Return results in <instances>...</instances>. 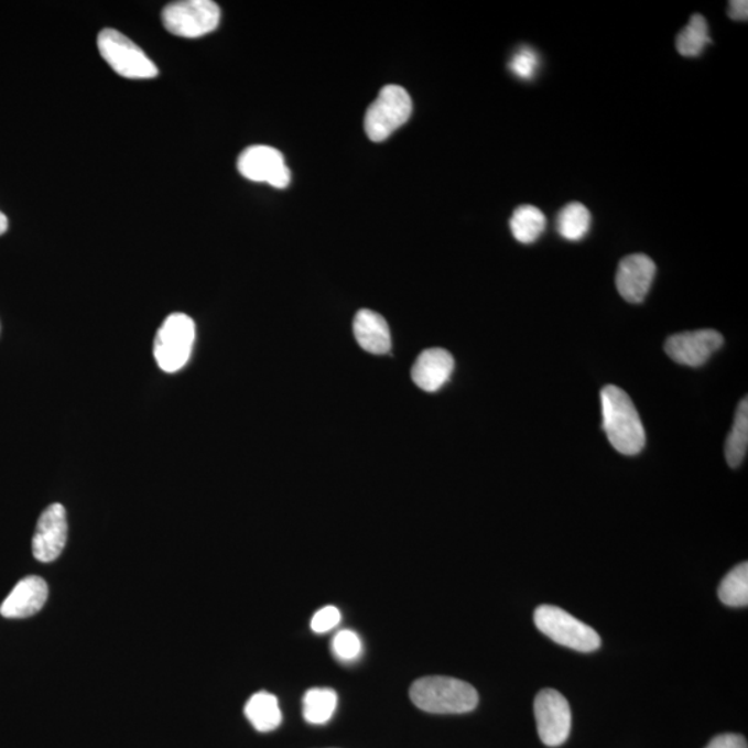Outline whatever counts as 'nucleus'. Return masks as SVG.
Segmentation results:
<instances>
[{
	"label": "nucleus",
	"mask_w": 748,
	"mask_h": 748,
	"mask_svg": "<svg viewBox=\"0 0 748 748\" xmlns=\"http://www.w3.org/2000/svg\"><path fill=\"white\" fill-rule=\"evenodd\" d=\"M337 693L329 687H314L305 693L303 715L306 723L325 725L329 723L337 708Z\"/></svg>",
	"instance_id": "nucleus-18"
},
{
	"label": "nucleus",
	"mask_w": 748,
	"mask_h": 748,
	"mask_svg": "<svg viewBox=\"0 0 748 748\" xmlns=\"http://www.w3.org/2000/svg\"><path fill=\"white\" fill-rule=\"evenodd\" d=\"M709 43H712V37H709L707 20L702 14H694L676 37V51L685 57H697Z\"/></svg>",
	"instance_id": "nucleus-21"
},
{
	"label": "nucleus",
	"mask_w": 748,
	"mask_h": 748,
	"mask_svg": "<svg viewBox=\"0 0 748 748\" xmlns=\"http://www.w3.org/2000/svg\"><path fill=\"white\" fill-rule=\"evenodd\" d=\"M723 346L724 337L720 333L704 329L671 336L665 343V353L676 364L697 368L706 364Z\"/></svg>",
	"instance_id": "nucleus-11"
},
{
	"label": "nucleus",
	"mask_w": 748,
	"mask_h": 748,
	"mask_svg": "<svg viewBox=\"0 0 748 748\" xmlns=\"http://www.w3.org/2000/svg\"><path fill=\"white\" fill-rule=\"evenodd\" d=\"M454 369V357L446 349L430 348L420 354L414 362L412 380L420 390L435 392L448 383Z\"/></svg>",
	"instance_id": "nucleus-13"
},
{
	"label": "nucleus",
	"mask_w": 748,
	"mask_h": 748,
	"mask_svg": "<svg viewBox=\"0 0 748 748\" xmlns=\"http://www.w3.org/2000/svg\"><path fill=\"white\" fill-rule=\"evenodd\" d=\"M546 229V217L540 208L520 206L510 218V230L514 239L523 245L534 243Z\"/></svg>",
	"instance_id": "nucleus-17"
},
{
	"label": "nucleus",
	"mask_w": 748,
	"mask_h": 748,
	"mask_svg": "<svg viewBox=\"0 0 748 748\" xmlns=\"http://www.w3.org/2000/svg\"><path fill=\"white\" fill-rule=\"evenodd\" d=\"M706 748H748L746 737L736 734H724L714 737Z\"/></svg>",
	"instance_id": "nucleus-26"
},
{
	"label": "nucleus",
	"mask_w": 748,
	"mask_h": 748,
	"mask_svg": "<svg viewBox=\"0 0 748 748\" xmlns=\"http://www.w3.org/2000/svg\"><path fill=\"white\" fill-rule=\"evenodd\" d=\"M9 228L8 217L3 213H0V236L7 234Z\"/></svg>",
	"instance_id": "nucleus-28"
},
{
	"label": "nucleus",
	"mask_w": 748,
	"mask_h": 748,
	"mask_svg": "<svg viewBox=\"0 0 748 748\" xmlns=\"http://www.w3.org/2000/svg\"><path fill=\"white\" fill-rule=\"evenodd\" d=\"M245 714L258 731L274 730L283 719L277 696L268 692H258L251 696L246 704Z\"/></svg>",
	"instance_id": "nucleus-16"
},
{
	"label": "nucleus",
	"mask_w": 748,
	"mask_h": 748,
	"mask_svg": "<svg viewBox=\"0 0 748 748\" xmlns=\"http://www.w3.org/2000/svg\"><path fill=\"white\" fill-rule=\"evenodd\" d=\"M340 621L342 615L337 607L326 606L312 618L311 628L316 633H325L336 628Z\"/></svg>",
	"instance_id": "nucleus-25"
},
{
	"label": "nucleus",
	"mask_w": 748,
	"mask_h": 748,
	"mask_svg": "<svg viewBox=\"0 0 748 748\" xmlns=\"http://www.w3.org/2000/svg\"><path fill=\"white\" fill-rule=\"evenodd\" d=\"M534 713L543 745L559 747L566 742L572 731V709L562 693L553 689L538 693Z\"/></svg>",
	"instance_id": "nucleus-8"
},
{
	"label": "nucleus",
	"mask_w": 748,
	"mask_h": 748,
	"mask_svg": "<svg viewBox=\"0 0 748 748\" xmlns=\"http://www.w3.org/2000/svg\"><path fill=\"white\" fill-rule=\"evenodd\" d=\"M50 596L47 584L40 577L31 575L21 579L0 606V615L4 618H26L36 615L45 606Z\"/></svg>",
	"instance_id": "nucleus-14"
},
{
	"label": "nucleus",
	"mask_w": 748,
	"mask_h": 748,
	"mask_svg": "<svg viewBox=\"0 0 748 748\" xmlns=\"http://www.w3.org/2000/svg\"><path fill=\"white\" fill-rule=\"evenodd\" d=\"M195 338L196 325L191 316L172 314L166 317L154 338V358L160 369L166 373H175L185 368L189 362Z\"/></svg>",
	"instance_id": "nucleus-3"
},
{
	"label": "nucleus",
	"mask_w": 748,
	"mask_h": 748,
	"mask_svg": "<svg viewBox=\"0 0 748 748\" xmlns=\"http://www.w3.org/2000/svg\"><path fill=\"white\" fill-rule=\"evenodd\" d=\"M603 430L622 455H638L644 448L646 433L637 408L626 391L616 386L601 390Z\"/></svg>",
	"instance_id": "nucleus-1"
},
{
	"label": "nucleus",
	"mask_w": 748,
	"mask_h": 748,
	"mask_svg": "<svg viewBox=\"0 0 748 748\" xmlns=\"http://www.w3.org/2000/svg\"><path fill=\"white\" fill-rule=\"evenodd\" d=\"M332 650L338 660L348 663V661H355L362 654V642H360L358 633L346 629V631L338 632L333 639Z\"/></svg>",
	"instance_id": "nucleus-24"
},
{
	"label": "nucleus",
	"mask_w": 748,
	"mask_h": 748,
	"mask_svg": "<svg viewBox=\"0 0 748 748\" xmlns=\"http://www.w3.org/2000/svg\"><path fill=\"white\" fill-rule=\"evenodd\" d=\"M728 14L731 20L747 21L748 19L747 0H734V2H729Z\"/></svg>",
	"instance_id": "nucleus-27"
},
{
	"label": "nucleus",
	"mask_w": 748,
	"mask_h": 748,
	"mask_svg": "<svg viewBox=\"0 0 748 748\" xmlns=\"http://www.w3.org/2000/svg\"><path fill=\"white\" fill-rule=\"evenodd\" d=\"M534 621L538 629L549 639L568 649L590 653L600 648V637L594 628L556 606H540Z\"/></svg>",
	"instance_id": "nucleus-5"
},
{
	"label": "nucleus",
	"mask_w": 748,
	"mask_h": 748,
	"mask_svg": "<svg viewBox=\"0 0 748 748\" xmlns=\"http://www.w3.org/2000/svg\"><path fill=\"white\" fill-rule=\"evenodd\" d=\"M540 56L529 46L520 47L509 62L510 73L523 80L534 79L540 68Z\"/></svg>",
	"instance_id": "nucleus-23"
},
{
	"label": "nucleus",
	"mask_w": 748,
	"mask_h": 748,
	"mask_svg": "<svg viewBox=\"0 0 748 748\" xmlns=\"http://www.w3.org/2000/svg\"><path fill=\"white\" fill-rule=\"evenodd\" d=\"M238 169L246 180L268 183L277 189H286L292 182V171L283 154L262 144L246 149L238 160Z\"/></svg>",
	"instance_id": "nucleus-9"
},
{
	"label": "nucleus",
	"mask_w": 748,
	"mask_h": 748,
	"mask_svg": "<svg viewBox=\"0 0 748 748\" xmlns=\"http://www.w3.org/2000/svg\"><path fill=\"white\" fill-rule=\"evenodd\" d=\"M719 600L729 607L748 605V564L741 563L726 575L718 589Z\"/></svg>",
	"instance_id": "nucleus-22"
},
{
	"label": "nucleus",
	"mask_w": 748,
	"mask_h": 748,
	"mask_svg": "<svg viewBox=\"0 0 748 748\" xmlns=\"http://www.w3.org/2000/svg\"><path fill=\"white\" fill-rule=\"evenodd\" d=\"M655 277V263L644 254H633L624 258L618 265L616 284L618 293L628 303H643L649 294Z\"/></svg>",
	"instance_id": "nucleus-12"
},
{
	"label": "nucleus",
	"mask_w": 748,
	"mask_h": 748,
	"mask_svg": "<svg viewBox=\"0 0 748 748\" xmlns=\"http://www.w3.org/2000/svg\"><path fill=\"white\" fill-rule=\"evenodd\" d=\"M98 47L105 62L118 75L129 79H152L159 68L137 43L116 30L106 29L98 36Z\"/></svg>",
	"instance_id": "nucleus-6"
},
{
	"label": "nucleus",
	"mask_w": 748,
	"mask_h": 748,
	"mask_svg": "<svg viewBox=\"0 0 748 748\" xmlns=\"http://www.w3.org/2000/svg\"><path fill=\"white\" fill-rule=\"evenodd\" d=\"M412 110V99L406 89L398 85L384 86L378 99L366 111V134L371 142H384L398 128L408 122Z\"/></svg>",
	"instance_id": "nucleus-4"
},
{
	"label": "nucleus",
	"mask_w": 748,
	"mask_h": 748,
	"mask_svg": "<svg viewBox=\"0 0 748 748\" xmlns=\"http://www.w3.org/2000/svg\"><path fill=\"white\" fill-rule=\"evenodd\" d=\"M354 335L365 351L375 355H386L391 351L389 323L378 312L360 310L354 319Z\"/></svg>",
	"instance_id": "nucleus-15"
},
{
	"label": "nucleus",
	"mask_w": 748,
	"mask_h": 748,
	"mask_svg": "<svg viewBox=\"0 0 748 748\" xmlns=\"http://www.w3.org/2000/svg\"><path fill=\"white\" fill-rule=\"evenodd\" d=\"M411 700L430 714H466L478 704V693L470 683L448 676H426L413 683Z\"/></svg>",
	"instance_id": "nucleus-2"
},
{
	"label": "nucleus",
	"mask_w": 748,
	"mask_h": 748,
	"mask_svg": "<svg viewBox=\"0 0 748 748\" xmlns=\"http://www.w3.org/2000/svg\"><path fill=\"white\" fill-rule=\"evenodd\" d=\"M590 223L589 209L584 204L570 203L559 213L556 229L563 239L578 241L588 235Z\"/></svg>",
	"instance_id": "nucleus-20"
},
{
	"label": "nucleus",
	"mask_w": 748,
	"mask_h": 748,
	"mask_svg": "<svg viewBox=\"0 0 748 748\" xmlns=\"http://www.w3.org/2000/svg\"><path fill=\"white\" fill-rule=\"evenodd\" d=\"M161 19L171 34L196 40L218 29L220 9L212 0H182L165 7Z\"/></svg>",
	"instance_id": "nucleus-7"
},
{
	"label": "nucleus",
	"mask_w": 748,
	"mask_h": 748,
	"mask_svg": "<svg viewBox=\"0 0 748 748\" xmlns=\"http://www.w3.org/2000/svg\"><path fill=\"white\" fill-rule=\"evenodd\" d=\"M748 448V401L747 398L737 408L734 426H731L725 445V456L730 467H739L746 459Z\"/></svg>",
	"instance_id": "nucleus-19"
},
{
	"label": "nucleus",
	"mask_w": 748,
	"mask_h": 748,
	"mask_svg": "<svg viewBox=\"0 0 748 748\" xmlns=\"http://www.w3.org/2000/svg\"><path fill=\"white\" fill-rule=\"evenodd\" d=\"M68 535L67 513L64 506L53 503L37 520L32 553L42 563H52L61 556Z\"/></svg>",
	"instance_id": "nucleus-10"
}]
</instances>
